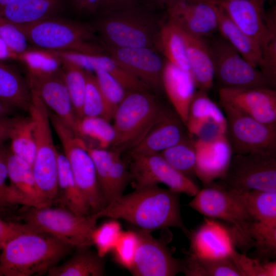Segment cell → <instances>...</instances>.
<instances>
[{
	"label": "cell",
	"instance_id": "cell-1",
	"mask_svg": "<svg viewBox=\"0 0 276 276\" xmlns=\"http://www.w3.org/2000/svg\"><path fill=\"white\" fill-rule=\"evenodd\" d=\"M179 194L157 185L134 189L96 212L99 218L122 219L135 228L148 232L176 227L188 236L181 216Z\"/></svg>",
	"mask_w": 276,
	"mask_h": 276
},
{
	"label": "cell",
	"instance_id": "cell-2",
	"mask_svg": "<svg viewBox=\"0 0 276 276\" xmlns=\"http://www.w3.org/2000/svg\"><path fill=\"white\" fill-rule=\"evenodd\" d=\"M75 248L58 238L33 228L18 235L1 250L4 276H30L48 271Z\"/></svg>",
	"mask_w": 276,
	"mask_h": 276
},
{
	"label": "cell",
	"instance_id": "cell-3",
	"mask_svg": "<svg viewBox=\"0 0 276 276\" xmlns=\"http://www.w3.org/2000/svg\"><path fill=\"white\" fill-rule=\"evenodd\" d=\"M188 205L206 217L225 221L235 247L242 254L254 248L251 228L256 220L241 192L228 190L215 181L204 184Z\"/></svg>",
	"mask_w": 276,
	"mask_h": 276
},
{
	"label": "cell",
	"instance_id": "cell-4",
	"mask_svg": "<svg viewBox=\"0 0 276 276\" xmlns=\"http://www.w3.org/2000/svg\"><path fill=\"white\" fill-rule=\"evenodd\" d=\"M92 25L103 46L156 49L162 21L139 5L104 12Z\"/></svg>",
	"mask_w": 276,
	"mask_h": 276
},
{
	"label": "cell",
	"instance_id": "cell-5",
	"mask_svg": "<svg viewBox=\"0 0 276 276\" xmlns=\"http://www.w3.org/2000/svg\"><path fill=\"white\" fill-rule=\"evenodd\" d=\"M17 26L28 43L37 48L87 54L105 53L101 43L96 42V31L89 24L55 16L30 25Z\"/></svg>",
	"mask_w": 276,
	"mask_h": 276
},
{
	"label": "cell",
	"instance_id": "cell-6",
	"mask_svg": "<svg viewBox=\"0 0 276 276\" xmlns=\"http://www.w3.org/2000/svg\"><path fill=\"white\" fill-rule=\"evenodd\" d=\"M23 208L20 218L36 231L51 235L75 248L93 245L92 234L99 219L96 213L79 215L61 206Z\"/></svg>",
	"mask_w": 276,
	"mask_h": 276
},
{
	"label": "cell",
	"instance_id": "cell-7",
	"mask_svg": "<svg viewBox=\"0 0 276 276\" xmlns=\"http://www.w3.org/2000/svg\"><path fill=\"white\" fill-rule=\"evenodd\" d=\"M166 108L150 91H129L113 116L116 138L112 149L130 150Z\"/></svg>",
	"mask_w": 276,
	"mask_h": 276
},
{
	"label": "cell",
	"instance_id": "cell-8",
	"mask_svg": "<svg viewBox=\"0 0 276 276\" xmlns=\"http://www.w3.org/2000/svg\"><path fill=\"white\" fill-rule=\"evenodd\" d=\"M28 111L34 122L36 149L32 169L37 188L49 203L58 201V155L52 131L49 109L31 89Z\"/></svg>",
	"mask_w": 276,
	"mask_h": 276
},
{
	"label": "cell",
	"instance_id": "cell-9",
	"mask_svg": "<svg viewBox=\"0 0 276 276\" xmlns=\"http://www.w3.org/2000/svg\"><path fill=\"white\" fill-rule=\"evenodd\" d=\"M50 117L75 180L89 204L91 213L100 211L106 204L98 184L93 160L85 144L54 113H50Z\"/></svg>",
	"mask_w": 276,
	"mask_h": 276
},
{
	"label": "cell",
	"instance_id": "cell-10",
	"mask_svg": "<svg viewBox=\"0 0 276 276\" xmlns=\"http://www.w3.org/2000/svg\"><path fill=\"white\" fill-rule=\"evenodd\" d=\"M216 182L238 192H276V156L262 152L233 154L225 174Z\"/></svg>",
	"mask_w": 276,
	"mask_h": 276
},
{
	"label": "cell",
	"instance_id": "cell-11",
	"mask_svg": "<svg viewBox=\"0 0 276 276\" xmlns=\"http://www.w3.org/2000/svg\"><path fill=\"white\" fill-rule=\"evenodd\" d=\"M220 106L226 117L225 135L233 154L262 152L276 156V124L262 123L233 108Z\"/></svg>",
	"mask_w": 276,
	"mask_h": 276
},
{
	"label": "cell",
	"instance_id": "cell-12",
	"mask_svg": "<svg viewBox=\"0 0 276 276\" xmlns=\"http://www.w3.org/2000/svg\"><path fill=\"white\" fill-rule=\"evenodd\" d=\"M130 182L135 189L162 183L170 190L193 197L200 188L194 181L171 166L159 153L142 154L128 151Z\"/></svg>",
	"mask_w": 276,
	"mask_h": 276
},
{
	"label": "cell",
	"instance_id": "cell-13",
	"mask_svg": "<svg viewBox=\"0 0 276 276\" xmlns=\"http://www.w3.org/2000/svg\"><path fill=\"white\" fill-rule=\"evenodd\" d=\"M214 79L220 87H273L261 71L247 61L221 36L208 41Z\"/></svg>",
	"mask_w": 276,
	"mask_h": 276
},
{
	"label": "cell",
	"instance_id": "cell-14",
	"mask_svg": "<svg viewBox=\"0 0 276 276\" xmlns=\"http://www.w3.org/2000/svg\"><path fill=\"white\" fill-rule=\"evenodd\" d=\"M168 20L182 31L205 38L218 29L219 5L215 0H169Z\"/></svg>",
	"mask_w": 276,
	"mask_h": 276
},
{
	"label": "cell",
	"instance_id": "cell-15",
	"mask_svg": "<svg viewBox=\"0 0 276 276\" xmlns=\"http://www.w3.org/2000/svg\"><path fill=\"white\" fill-rule=\"evenodd\" d=\"M139 242L130 272L134 276H174L182 271V262L174 258L163 239L137 228Z\"/></svg>",
	"mask_w": 276,
	"mask_h": 276
},
{
	"label": "cell",
	"instance_id": "cell-16",
	"mask_svg": "<svg viewBox=\"0 0 276 276\" xmlns=\"http://www.w3.org/2000/svg\"><path fill=\"white\" fill-rule=\"evenodd\" d=\"M103 47L106 54L151 90L158 94L164 91L162 76L167 60L156 49Z\"/></svg>",
	"mask_w": 276,
	"mask_h": 276
},
{
	"label": "cell",
	"instance_id": "cell-17",
	"mask_svg": "<svg viewBox=\"0 0 276 276\" xmlns=\"http://www.w3.org/2000/svg\"><path fill=\"white\" fill-rule=\"evenodd\" d=\"M229 19L263 48L276 35V17L267 18L264 0L217 1Z\"/></svg>",
	"mask_w": 276,
	"mask_h": 276
},
{
	"label": "cell",
	"instance_id": "cell-18",
	"mask_svg": "<svg viewBox=\"0 0 276 276\" xmlns=\"http://www.w3.org/2000/svg\"><path fill=\"white\" fill-rule=\"evenodd\" d=\"M220 105L233 108L265 124H276V90L269 87H220Z\"/></svg>",
	"mask_w": 276,
	"mask_h": 276
},
{
	"label": "cell",
	"instance_id": "cell-19",
	"mask_svg": "<svg viewBox=\"0 0 276 276\" xmlns=\"http://www.w3.org/2000/svg\"><path fill=\"white\" fill-rule=\"evenodd\" d=\"M86 148L93 160L106 206L123 195L130 182L127 161L122 157L121 151L113 149Z\"/></svg>",
	"mask_w": 276,
	"mask_h": 276
},
{
	"label": "cell",
	"instance_id": "cell-20",
	"mask_svg": "<svg viewBox=\"0 0 276 276\" xmlns=\"http://www.w3.org/2000/svg\"><path fill=\"white\" fill-rule=\"evenodd\" d=\"M30 88L49 109L77 135L79 118L64 81L61 70L55 74L36 76L28 74Z\"/></svg>",
	"mask_w": 276,
	"mask_h": 276
},
{
	"label": "cell",
	"instance_id": "cell-21",
	"mask_svg": "<svg viewBox=\"0 0 276 276\" xmlns=\"http://www.w3.org/2000/svg\"><path fill=\"white\" fill-rule=\"evenodd\" d=\"M185 126L192 137L212 140L226 134V119L221 107L210 98L208 92L197 89L190 104Z\"/></svg>",
	"mask_w": 276,
	"mask_h": 276
},
{
	"label": "cell",
	"instance_id": "cell-22",
	"mask_svg": "<svg viewBox=\"0 0 276 276\" xmlns=\"http://www.w3.org/2000/svg\"><path fill=\"white\" fill-rule=\"evenodd\" d=\"M188 253L200 258H232L236 250L231 232L226 225L206 217L196 229L190 232Z\"/></svg>",
	"mask_w": 276,
	"mask_h": 276
},
{
	"label": "cell",
	"instance_id": "cell-23",
	"mask_svg": "<svg viewBox=\"0 0 276 276\" xmlns=\"http://www.w3.org/2000/svg\"><path fill=\"white\" fill-rule=\"evenodd\" d=\"M195 175L206 184L221 178L233 154L225 134L212 140L194 138Z\"/></svg>",
	"mask_w": 276,
	"mask_h": 276
},
{
	"label": "cell",
	"instance_id": "cell-24",
	"mask_svg": "<svg viewBox=\"0 0 276 276\" xmlns=\"http://www.w3.org/2000/svg\"><path fill=\"white\" fill-rule=\"evenodd\" d=\"M188 135L177 114L173 109L167 107L142 140L128 151L142 154L159 153Z\"/></svg>",
	"mask_w": 276,
	"mask_h": 276
},
{
	"label": "cell",
	"instance_id": "cell-25",
	"mask_svg": "<svg viewBox=\"0 0 276 276\" xmlns=\"http://www.w3.org/2000/svg\"><path fill=\"white\" fill-rule=\"evenodd\" d=\"M62 60L75 64L84 70L94 72L104 70L119 81L128 91H150L143 82L122 67L106 54H87L81 53L54 51Z\"/></svg>",
	"mask_w": 276,
	"mask_h": 276
},
{
	"label": "cell",
	"instance_id": "cell-26",
	"mask_svg": "<svg viewBox=\"0 0 276 276\" xmlns=\"http://www.w3.org/2000/svg\"><path fill=\"white\" fill-rule=\"evenodd\" d=\"M162 84L173 110L185 125L190 104L197 90L191 73L166 60Z\"/></svg>",
	"mask_w": 276,
	"mask_h": 276
},
{
	"label": "cell",
	"instance_id": "cell-27",
	"mask_svg": "<svg viewBox=\"0 0 276 276\" xmlns=\"http://www.w3.org/2000/svg\"><path fill=\"white\" fill-rule=\"evenodd\" d=\"M181 31L185 40L190 72L197 89L208 92L214 84V69L208 41L205 38Z\"/></svg>",
	"mask_w": 276,
	"mask_h": 276
},
{
	"label": "cell",
	"instance_id": "cell-28",
	"mask_svg": "<svg viewBox=\"0 0 276 276\" xmlns=\"http://www.w3.org/2000/svg\"><path fill=\"white\" fill-rule=\"evenodd\" d=\"M63 0H11L0 14L16 25H26L56 16Z\"/></svg>",
	"mask_w": 276,
	"mask_h": 276
},
{
	"label": "cell",
	"instance_id": "cell-29",
	"mask_svg": "<svg viewBox=\"0 0 276 276\" xmlns=\"http://www.w3.org/2000/svg\"><path fill=\"white\" fill-rule=\"evenodd\" d=\"M58 201L64 207L79 215L91 214L89 204L81 192L63 153L58 155Z\"/></svg>",
	"mask_w": 276,
	"mask_h": 276
},
{
	"label": "cell",
	"instance_id": "cell-30",
	"mask_svg": "<svg viewBox=\"0 0 276 276\" xmlns=\"http://www.w3.org/2000/svg\"><path fill=\"white\" fill-rule=\"evenodd\" d=\"M90 246L75 248L76 251L64 263L55 265L48 272L49 276H102L105 274L104 258Z\"/></svg>",
	"mask_w": 276,
	"mask_h": 276
},
{
	"label": "cell",
	"instance_id": "cell-31",
	"mask_svg": "<svg viewBox=\"0 0 276 276\" xmlns=\"http://www.w3.org/2000/svg\"><path fill=\"white\" fill-rule=\"evenodd\" d=\"M8 177L11 185L29 203L30 206L52 205L40 194L34 176L32 166L9 151L8 161Z\"/></svg>",
	"mask_w": 276,
	"mask_h": 276
},
{
	"label": "cell",
	"instance_id": "cell-32",
	"mask_svg": "<svg viewBox=\"0 0 276 276\" xmlns=\"http://www.w3.org/2000/svg\"><path fill=\"white\" fill-rule=\"evenodd\" d=\"M0 100L14 108L26 111H28L31 102V92L27 80L1 60Z\"/></svg>",
	"mask_w": 276,
	"mask_h": 276
},
{
	"label": "cell",
	"instance_id": "cell-33",
	"mask_svg": "<svg viewBox=\"0 0 276 276\" xmlns=\"http://www.w3.org/2000/svg\"><path fill=\"white\" fill-rule=\"evenodd\" d=\"M218 31L243 58L254 67L259 66L262 57L261 47L236 26L219 5Z\"/></svg>",
	"mask_w": 276,
	"mask_h": 276
},
{
	"label": "cell",
	"instance_id": "cell-34",
	"mask_svg": "<svg viewBox=\"0 0 276 276\" xmlns=\"http://www.w3.org/2000/svg\"><path fill=\"white\" fill-rule=\"evenodd\" d=\"M156 49L168 61L185 71L190 72L182 31L168 20L162 22Z\"/></svg>",
	"mask_w": 276,
	"mask_h": 276
},
{
	"label": "cell",
	"instance_id": "cell-35",
	"mask_svg": "<svg viewBox=\"0 0 276 276\" xmlns=\"http://www.w3.org/2000/svg\"><path fill=\"white\" fill-rule=\"evenodd\" d=\"M182 262L187 276H242L231 257L204 258L188 253Z\"/></svg>",
	"mask_w": 276,
	"mask_h": 276
},
{
	"label": "cell",
	"instance_id": "cell-36",
	"mask_svg": "<svg viewBox=\"0 0 276 276\" xmlns=\"http://www.w3.org/2000/svg\"><path fill=\"white\" fill-rule=\"evenodd\" d=\"M77 136L87 147L109 149L116 138V132L110 121L101 117H83L79 120Z\"/></svg>",
	"mask_w": 276,
	"mask_h": 276
},
{
	"label": "cell",
	"instance_id": "cell-37",
	"mask_svg": "<svg viewBox=\"0 0 276 276\" xmlns=\"http://www.w3.org/2000/svg\"><path fill=\"white\" fill-rule=\"evenodd\" d=\"M34 122L31 117H19L10 134L11 152L32 166L34 162L36 141Z\"/></svg>",
	"mask_w": 276,
	"mask_h": 276
},
{
	"label": "cell",
	"instance_id": "cell-38",
	"mask_svg": "<svg viewBox=\"0 0 276 276\" xmlns=\"http://www.w3.org/2000/svg\"><path fill=\"white\" fill-rule=\"evenodd\" d=\"M17 60L26 67L28 75L44 76L61 71L62 60L54 52L40 48H28L17 55Z\"/></svg>",
	"mask_w": 276,
	"mask_h": 276
},
{
	"label": "cell",
	"instance_id": "cell-39",
	"mask_svg": "<svg viewBox=\"0 0 276 276\" xmlns=\"http://www.w3.org/2000/svg\"><path fill=\"white\" fill-rule=\"evenodd\" d=\"M159 153L171 166L185 176L193 180L196 177L194 138L189 134Z\"/></svg>",
	"mask_w": 276,
	"mask_h": 276
},
{
	"label": "cell",
	"instance_id": "cell-40",
	"mask_svg": "<svg viewBox=\"0 0 276 276\" xmlns=\"http://www.w3.org/2000/svg\"><path fill=\"white\" fill-rule=\"evenodd\" d=\"M62 75L79 119L83 118V102L86 86V71L81 67L62 60Z\"/></svg>",
	"mask_w": 276,
	"mask_h": 276
},
{
	"label": "cell",
	"instance_id": "cell-41",
	"mask_svg": "<svg viewBox=\"0 0 276 276\" xmlns=\"http://www.w3.org/2000/svg\"><path fill=\"white\" fill-rule=\"evenodd\" d=\"M104 98L111 119L129 92L124 86L108 72L98 70L94 72Z\"/></svg>",
	"mask_w": 276,
	"mask_h": 276
},
{
	"label": "cell",
	"instance_id": "cell-42",
	"mask_svg": "<svg viewBox=\"0 0 276 276\" xmlns=\"http://www.w3.org/2000/svg\"><path fill=\"white\" fill-rule=\"evenodd\" d=\"M85 71L86 86L83 106V117H101L110 121L111 119L95 75L93 72Z\"/></svg>",
	"mask_w": 276,
	"mask_h": 276
},
{
	"label": "cell",
	"instance_id": "cell-43",
	"mask_svg": "<svg viewBox=\"0 0 276 276\" xmlns=\"http://www.w3.org/2000/svg\"><path fill=\"white\" fill-rule=\"evenodd\" d=\"M123 231L121 224L114 218L96 227L92 234V243L100 257L104 258L112 251Z\"/></svg>",
	"mask_w": 276,
	"mask_h": 276
},
{
	"label": "cell",
	"instance_id": "cell-44",
	"mask_svg": "<svg viewBox=\"0 0 276 276\" xmlns=\"http://www.w3.org/2000/svg\"><path fill=\"white\" fill-rule=\"evenodd\" d=\"M138 242V236L134 229L123 231L111 251L113 261L130 271L134 262Z\"/></svg>",
	"mask_w": 276,
	"mask_h": 276
},
{
	"label": "cell",
	"instance_id": "cell-45",
	"mask_svg": "<svg viewBox=\"0 0 276 276\" xmlns=\"http://www.w3.org/2000/svg\"><path fill=\"white\" fill-rule=\"evenodd\" d=\"M242 276H275V261H260L236 251L232 256Z\"/></svg>",
	"mask_w": 276,
	"mask_h": 276
},
{
	"label": "cell",
	"instance_id": "cell-46",
	"mask_svg": "<svg viewBox=\"0 0 276 276\" xmlns=\"http://www.w3.org/2000/svg\"><path fill=\"white\" fill-rule=\"evenodd\" d=\"M10 148L3 143L0 145V192L10 200L12 205L20 204L30 206L23 196L11 185H7L6 180L8 177V161Z\"/></svg>",
	"mask_w": 276,
	"mask_h": 276
},
{
	"label": "cell",
	"instance_id": "cell-47",
	"mask_svg": "<svg viewBox=\"0 0 276 276\" xmlns=\"http://www.w3.org/2000/svg\"><path fill=\"white\" fill-rule=\"evenodd\" d=\"M0 37L17 54L29 48V43L19 28L1 14Z\"/></svg>",
	"mask_w": 276,
	"mask_h": 276
},
{
	"label": "cell",
	"instance_id": "cell-48",
	"mask_svg": "<svg viewBox=\"0 0 276 276\" xmlns=\"http://www.w3.org/2000/svg\"><path fill=\"white\" fill-rule=\"evenodd\" d=\"M259 70L273 87L276 85V35L262 49Z\"/></svg>",
	"mask_w": 276,
	"mask_h": 276
},
{
	"label": "cell",
	"instance_id": "cell-49",
	"mask_svg": "<svg viewBox=\"0 0 276 276\" xmlns=\"http://www.w3.org/2000/svg\"><path fill=\"white\" fill-rule=\"evenodd\" d=\"M33 228L25 223L6 221L0 219V250L18 235Z\"/></svg>",
	"mask_w": 276,
	"mask_h": 276
},
{
	"label": "cell",
	"instance_id": "cell-50",
	"mask_svg": "<svg viewBox=\"0 0 276 276\" xmlns=\"http://www.w3.org/2000/svg\"><path fill=\"white\" fill-rule=\"evenodd\" d=\"M138 5V0H102L99 12L118 11Z\"/></svg>",
	"mask_w": 276,
	"mask_h": 276
},
{
	"label": "cell",
	"instance_id": "cell-51",
	"mask_svg": "<svg viewBox=\"0 0 276 276\" xmlns=\"http://www.w3.org/2000/svg\"><path fill=\"white\" fill-rule=\"evenodd\" d=\"M102 0H72L76 10L81 14L89 15L99 12Z\"/></svg>",
	"mask_w": 276,
	"mask_h": 276
},
{
	"label": "cell",
	"instance_id": "cell-52",
	"mask_svg": "<svg viewBox=\"0 0 276 276\" xmlns=\"http://www.w3.org/2000/svg\"><path fill=\"white\" fill-rule=\"evenodd\" d=\"M19 118L9 116L0 119V145L10 138L12 130Z\"/></svg>",
	"mask_w": 276,
	"mask_h": 276
},
{
	"label": "cell",
	"instance_id": "cell-53",
	"mask_svg": "<svg viewBox=\"0 0 276 276\" xmlns=\"http://www.w3.org/2000/svg\"><path fill=\"white\" fill-rule=\"evenodd\" d=\"M17 55L0 37V60L3 61L11 60H17Z\"/></svg>",
	"mask_w": 276,
	"mask_h": 276
},
{
	"label": "cell",
	"instance_id": "cell-54",
	"mask_svg": "<svg viewBox=\"0 0 276 276\" xmlns=\"http://www.w3.org/2000/svg\"><path fill=\"white\" fill-rule=\"evenodd\" d=\"M15 108L0 100V119L9 117Z\"/></svg>",
	"mask_w": 276,
	"mask_h": 276
},
{
	"label": "cell",
	"instance_id": "cell-55",
	"mask_svg": "<svg viewBox=\"0 0 276 276\" xmlns=\"http://www.w3.org/2000/svg\"><path fill=\"white\" fill-rule=\"evenodd\" d=\"M169 0H146L149 4L158 7H166Z\"/></svg>",
	"mask_w": 276,
	"mask_h": 276
},
{
	"label": "cell",
	"instance_id": "cell-56",
	"mask_svg": "<svg viewBox=\"0 0 276 276\" xmlns=\"http://www.w3.org/2000/svg\"><path fill=\"white\" fill-rule=\"evenodd\" d=\"M12 205L9 199L0 192V208Z\"/></svg>",
	"mask_w": 276,
	"mask_h": 276
},
{
	"label": "cell",
	"instance_id": "cell-57",
	"mask_svg": "<svg viewBox=\"0 0 276 276\" xmlns=\"http://www.w3.org/2000/svg\"><path fill=\"white\" fill-rule=\"evenodd\" d=\"M11 0H0V9L4 7Z\"/></svg>",
	"mask_w": 276,
	"mask_h": 276
},
{
	"label": "cell",
	"instance_id": "cell-58",
	"mask_svg": "<svg viewBox=\"0 0 276 276\" xmlns=\"http://www.w3.org/2000/svg\"><path fill=\"white\" fill-rule=\"evenodd\" d=\"M215 1H228V0H215Z\"/></svg>",
	"mask_w": 276,
	"mask_h": 276
},
{
	"label": "cell",
	"instance_id": "cell-59",
	"mask_svg": "<svg viewBox=\"0 0 276 276\" xmlns=\"http://www.w3.org/2000/svg\"><path fill=\"white\" fill-rule=\"evenodd\" d=\"M0 276H2V273L1 272V271H0Z\"/></svg>",
	"mask_w": 276,
	"mask_h": 276
}]
</instances>
